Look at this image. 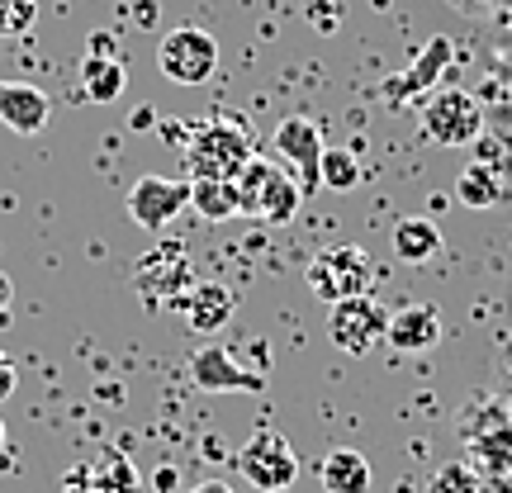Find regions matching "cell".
Returning a JSON list of instances; mask_svg holds the SVG:
<instances>
[{"label": "cell", "instance_id": "6da1fadb", "mask_svg": "<svg viewBox=\"0 0 512 493\" xmlns=\"http://www.w3.org/2000/svg\"><path fill=\"white\" fill-rule=\"evenodd\" d=\"M256 157L252 128L242 119H204L185 133L181 162H185V181H238L242 166Z\"/></svg>", "mask_w": 512, "mask_h": 493}, {"label": "cell", "instance_id": "7a4b0ae2", "mask_svg": "<svg viewBox=\"0 0 512 493\" xmlns=\"http://www.w3.org/2000/svg\"><path fill=\"white\" fill-rule=\"evenodd\" d=\"M233 185H238V214H252L261 223H285L304 204V185L271 157H252Z\"/></svg>", "mask_w": 512, "mask_h": 493}, {"label": "cell", "instance_id": "3957f363", "mask_svg": "<svg viewBox=\"0 0 512 493\" xmlns=\"http://www.w3.org/2000/svg\"><path fill=\"white\" fill-rule=\"evenodd\" d=\"M157 72L171 86H204L219 72V38L200 24H176L157 43Z\"/></svg>", "mask_w": 512, "mask_h": 493}, {"label": "cell", "instance_id": "277c9868", "mask_svg": "<svg viewBox=\"0 0 512 493\" xmlns=\"http://www.w3.org/2000/svg\"><path fill=\"white\" fill-rule=\"evenodd\" d=\"M375 285V261H370L366 247H328V252L313 256L309 266V290L323 299V304H342V299H356V294H370Z\"/></svg>", "mask_w": 512, "mask_h": 493}, {"label": "cell", "instance_id": "5b68a950", "mask_svg": "<svg viewBox=\"0 0 512 493\" xmlns=\"http://www.w3.org/2000/svg\"><path fill=\"white\" fill-rule=\"evenodd\" d=\"M138 294L147 299V309H181L185 294L195 290L200 280L190 271V256H185L181 242H162L157 252H147L138 261V275H133Z\"/></svg>", "mask_w": 512, "mask_h": 493}, {"label": "cell", "instance_id": "8992f818", "mask_svg": "<svg viewBox=\"0 0 512 493\" xmlns=\"http://www.w3.org/2000/svg\"><path fill=\"white\" fill-rule=\"evenodd\" d=\"M238 470H242V479H247L252 489L280 493V489H290L294 479H299V456H294V446L280 437V432L261 427V432H256V437L238 451Z\"/></svg>", "mask_w": 512, "mask_h": 493}, {"label": "cell", "instance_id": "52a82bcc", "mask_svg": "<svg viewBox=\"0 0 512 493\" xmlns=\"http://www.w3.org/2000/svg\"><path fill=\"white\" fill-rule=\"evenodd\" d=\"M484 133V110L470 91H437L422 110V138H432L441 147H465Z\"/></svg>", "mask_w": 512, "mask_h": 493}, {"label": "cell", "instance_id": "ba28073f", "mask_svg": "<svg viewBox=\"0 0 512 493\" xmlns=\"http://www.w3.org/2000/svg\"><path fill=\"white\" fill-rule=\"evenodd\" d=\"M384 328H389V313H384V304L370 299V294L342 299V304H332V313H328V337L337 342V351H347V356L375 351L384 342Z\"/></svg>", "mask_w": 512, "mask_h": 493}, {"label": "cell", "instance_id": "9c48e42d", "mask_svg": "<svg viewBox=\"0 0 512 493\" xmlns=\"http://www.w3.org/2000/svg\"><path fill=\"white\" fill-rule=\"evenodd\" d=\"M181 209H190V181H171V176H138L128 190V219L147 228V233H162L181 219Z\"/></svg>", "mask_w": 512, "mask_h": 493}, {"label": "cell", "instance_id": "30bf717a", "mask_svg": "<svg viewBox=\"0 0 512 493\" xmlns=\"http://www.w3.org/2000/svg\"><path fill=\"white\" fill-rule=\"evenodd\" d=\"M271 147H275V157H280V162L299 171L304 195L323 185V147H328V143H323V128L313 124V119H304V114H290L285 124L275 128Z\"/></svg>", "mask_w": 512, "mask_h": 493}, {"label": "cell", "instance_id": "8fae6325", "mask_svg": "<svg viewBox=\"0 0 512 493\" xmlns=\"http://www.w3.org/2000/svg\"><path fill=\"white\" fill-rule=\"evenodd\" d=\"M53 119V105H48V95L29 86V81H0V124L19 133V138H34L43 133Z\"/></svg>", "mask_w": 512, "mask_h": 493}, {"label": "cell", "instance_id": "7c38bea8", "mask_svg": "<svg viewBox=\"0 0 512 493\" xmlns=\"http://www.w3.org/2000/svg\"><path fill=\"white\" fill-rule=\"evenodd\" d=\"M190 380L200 384V389H214V394H238V389H261V375L252 370H242L233 361V351L228 347H200L190 356Z\"/></svg>", "mask_w": 512, "mask_h": 493}, {"label": "cell", "instance_id": "4fadbf2b", "mask_svg": "<svg viewBox=\"0 0 512 493\" xmlns=\"http://www.w3.org/2000/svg\"><path fill=\"white\" fill-rule=\"evenodd\" d=\"M233 309H238V294L228 290V285H214V280H200L195 290L185 294V304H181L190 332H200V337H214V332L228 328Z\"/></svg>", "mask_w": 512, "mask_h": 493}, {"label": "cell", "instance_id": "5bb4252c", "mask_svg": "<svg viewBox=\"0 0 512 493\" xmlns=\"http://www.w3.org/2000/svg\"><path fill=\"white\" fill-rule=\"evenodd\" d=\"M81 86H86V95H91L95 105H110V100L124 95L128 67H124V57L110 53V34H95V53L81 62Z\"/></svg>", "mask_w": 512, "mask_h": 493}, {"label": "cell", "instance_id": "9a60e30c", "mask_svg": "<svg viewBox=\"0 0 512 493\" xmlns=\"http://www.w3.org/2000/svg\"><path fill=\"white\" fill-rule=\"evenodd\" d=\"M441 337V313L432 304H403L399 313H389L384 342H394L399 351H427Z\"/></svg>", "mask_w": 512, "mask_h": 493}, {"label": "cell", "instance_id": "2e32d148", "mask_svg": "<svg viewBox=\"0 0 512 493\" xmlns=\"http://www.w3.org/2000/svg\"><path fill=\"white\" fill-rule=\"evenodd\" d=\"M323 489L328 493H370V460L351 446H337L323 456Z\"/></svg>", "mask_w": 512, "mask_h": 493}, {"label": "cell", "instance_id": "e0dca14e", "mask_svg": "<svg viewBox=\"0 0 512 493\" xmlns=\"http://www.w3.org/2000/svg\"><path fill=\"white\" fill-rule=\"evenodd\" d=\"M86 475H91V489L95 493H138V489H143L133 456H124L119 446H105V451L86 465Z\"/></svg>", "mask_w": 512, "mask_h": 493}, {"label": "cell", "instance_id": "ac0fdd59", "mask_svg": "<svg viewBox=\"0 0 512 493\" xmlns=\"http://www.w3.org/2000/svg\"><path fill=\"white\" fill-rule=\"evenodd\" d=\"M456 200L465 209H489L503 200V176L494 171V162H470L456 181Z\"/></svg>", "mask_w": 512, "mask_h": 493}, {"label": "cell", "instance_id": "d6986e66", "mask_svg": "<svg viewBox=\"0 0 512 493\" xmlns=\"http://www.w3.org/2000/svg\"><path fill=\"white\" fill-rule=\"evenodd\" d=\"M190 209L209 223L238 219V185L233 181H190Z\"/></svg>", "mask_w": 512, "mask_h": 493}, {"label": "cell", "instance_id": "ffe728a7", "mask_svg": "<svg viewBox=\"0 0 512 493\" xmlns=\"http://www.w3.org/2000/svg\"><path fill=\"white\" fill-rule=\"evenodd\" d=\"M441 247V228L432 219H399L394 223V252L403 256V261H427V256H437Z\"/></svg>", "mask_w": 512, "mask_h": 493}, {"label": "cell", "instance_id": "44dd1931", "mask_svg": "<svg viewBox=\"0 0 512 493\" xmlns=\"http://www.w3.org/2000/svg\"><path fill=\"white\" fill-rule=\"evenodd\" d=\"M356 181H361L356 152L351 147H323V185L337 190V195H347V190H356Z\"/></svg>", "mask_w": 512, "mask_h": 493}, {"label": "cell", "instance_id": "7402d4cb", "mask_svg": "<svg viewBox=\"0 0 512 493\" xmlns=\"http://www.w3.org/2000/svg\"><path fill=\"white\" fill-rule=\"evenodd\" d=\"M34 19H38V0H0V38L29 34Z\"/></svg>", "mask_w": 512, "mask_h": 493}, {"label": "cell", "instance_id": "603a6c76", "mask_svg": "<svg viewBox=\"0 0 512 493\" xmlns=\"http://www.w3.org/2000/svg\"><path fill=\"white\" fill-rule=\"evenodd\" d=\"M15 384H19V370H15V361H10V356L0 351V403H5V399H10V394H15Z\"/></svg>", "mask_w": 512, "mask_h": 493}, {"label": "cell", "instance_id": "cb8c5ba5", "mask_svg": "<svg viewBox=\"0 0 512 493\" xmlns=\"http://www.w3.org/2000/svg\"><path fill=\"white\" fill-rule=\"evenodd\" d=\"M62 493H95L91 489V475H86V465H76V470H67V475H62Z\"/></svg>", "mask_w": 512, "mask_h": 493}, {"label": "cell", "instance_id": "d4e9b609", "mask_svg": "<svg viewBox=\"0 0 512 493\" xmlns=\"http://www.w3.org/2000/svg\"><path fill=\"white\" fill-rule=\"evenodd\" d=\"M10 304H15V285H10V275L0 271V318L10 313Z\"/></svg>", "mask_w": 512, "mask_h": 493}, {"label": "cell", "instance_id": "484cf974", "mask_svg": "<svg viewBox=\"0 0 512 493\" xmlns=\"http://www.w3.org/2000/svg\"><path fill=\"white\" fill-rule=\"evenodd\" d=\"M185 493H233V489H228L223 479H204V484H190Z\"/></svg>", "mask_w": 512, "mask_h": 493}, {"label": "cell", "instance_id": "4316f807", "mask_svg": "<svg viewBox=\"0 0 512 493\" xmlns=\"http://www.w3.org/2000/svg\"><path fill=\"white\" fill-rule=\"evenodd\" d=\"M133 19H138V24H152V19H157V5H152V0H138V5H133Z\"/></svg>", "mask_w": 512, "mask_h": 493}, {"label": "cell", "instance_id": "83f0119b", "mask_svg": "<svg viewBox=\"0 0 512 493\" xmlns=\"http://www.w3.org/2000/svg\"><path fill=\"white\" fill-rule=\"evenodd\" d=\"M0 456H5V427H0Z\"/></svg>", "mask_w": 512, "mask_h": 493}, {"label": "cell", "instance_id": "f1b7e54d", "mask_svg": "<svg viewBox=\"0 0 512 493\" xmlns=\"http://www.w3.org/2000/svg\"><path fill=\"white\" fill-rule=\"evenodd\" d=\"M280 493H290V489H280Z\"/></svg>", "mask_w": 512, "mask_h": 493}]
</instances>
